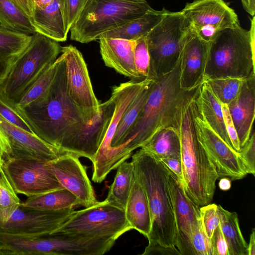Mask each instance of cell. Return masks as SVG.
<instances>
[{"label":"cell","instance_id":"cell-12","mask_svg":"<svg viewBox=\"0 0 255 255\" xmlns=\"http://www.w3.org/2000/svg\"><path fill=\"white\" fill-rule=\"evenodd\" d=\"M65 62L67 89L75 104L91 120L99 113V103L82 54L72 45L61 47Z\"/></svg>","mask_w":255,"mask_h":255},{"label":"cell","instance_id":"cell-51","mask_svg":"<svg viewBox=\"0 0 255 255\" xmlns=\"http://www.w3.org/2000/svg\"><path fill=\"white\" fill-rule=\"evenodd\" d=\"M220 189L223 191H227L231 187V181L227 177H222L219 183Z\"/></svg>","mask_w":255,"mask_h":255},{"label":"cell","instance_id":"cell-29","mask_svg":"<svg viewBox=\"0 0 255 255\" xmlns=\"http://www.w3.org/2000/svg\"><path fill=\"white\" fill-rule=\"evenodd\" d=\"M220 226L228 247L229 255H247L248 244L241 232L238 214L217 205Z\"/></svg>","mask_w":255,"mask_h":255},{"label":"cell","instance_id":"cell-50","mask_svg":"<svg viewBox=\"0 0 255 255\" xmlns=\"http://www.w3.org/2000/svg\"><path fill=\"white\" fill-rule=\"evenodd\" d=\"M11 64L0 60V83L6 76Z\"/></svg>","mask_w":255,"mask_h":255},{"label":"cell","instance_id":"cell-41","mask_svg":"<svg viewBox=\"0 0 255 255\" xmlns=\"http://www.w3.org/2000/svg\"><path fill=\"white\" fill-rule=\"evenodd\" d=\"M67 30L69 31L82 10L86 0H60Z\"/></svg>","mask_w":255,"mask_h":255},{"label":"cell","instance_id":"cell-42","mask_svg":"<svg viewBox=\"0 0 255 255\" xmlns=\"http://www.w3.org/2000/svg\"><path fill=\"white\" fill-rule=\"evenodd\" d=\"M221 105L226 131L232 143L233 149L239 153L241 149L239 139L228 106L222 103Z\"/></svg>","mask_w":255,"mask_h":255},{"label":"cell","instance_id":"cell-44","mask_svg":"<svg viewBox=\"0 0 255 255\" xmlns=\"http://www.w3.org/2000/svg\"><path fill=\"white\" fill-rule=\"evenodd\" d=\"M142 255H181L174 246L166 247L158 243H148Z\"/></svg>","mask_w":255,"mask_h":255},{"label":"cell","instance_id":"cell-35","mask_svg":"<svg viewBox=\"0 0 255 255\" xmlns=\"http://www.w3.org/2000/svg\"><path fill=\"white\" fill-rule=\"evenodd\" d=\"M246 79L226 77L205 81L221 103L228 105L239 94Z\"/></svg>","mask_w":255,"mask_h":255},{"label":"cell","instance_id":"cell-38","mask_svg":"<svg viewBox=\"0 0 255 255\" xmlns=\"http://www.w3.org/2000/svg\"><path fill=\"white\" fill-rule=\"evenodd\" d=\"M199 210L204 229L207 236L210 239L214 230L220 224L217 205L210 203L200 206Z\"/></svg>","mask_w":255,"mask_h":255},{"label":"cell","instance_id":"cell-27","mask_svg":"<svg viewBox=\"0 0 255 255\" xmlns=\"http://www.w3.org/2000/svg\"><path fill=\"white\" fill-rule=\"evenodd\" d=\"M20 205L34 210L57 211L80 206V202L74 194L63 188L28 197Z\"/></svg>","mask_w":255,"mask_h":255},{"label":"cell","instance_id":"cell-17","mask_svg":"<svg viewBox=\"0 0 255 255\" xmlns=\"http://www.w3.org/2000/svg\"><path fill=\"white\" fill-rule=\"evenodd\" d=\"M100 112L92 125L79 130L63 149L92 161L99 149L112 119L115 105L110 98L99 105Z\"/></svg>","mask_w":255,"mask_h":255},{"label":"cell","instance_id":"cell-18","mask_svg":"<svg viewBox=\"0 0 255 255\" xmlns=\"http://www.w3.org/2000/svg\"><path fill=\"white\" fill-rule=\"evenodd\" d=\"M209 43L191 27L186 33L180 55V84L182 89L191 90L204 81Z\"/></svg>","mask_w":255,"mask_h":255},{"label":"cell","instance_id":"cell-26","mask_svg":"<svg viewBox=\"0 0 255 255\" xmlns=\"http://www.w3.org/2000/svg\"><path fill=\"white\" fill-rule=\"evenodd\" d=\"M168 11L165 8L160 10L152 9L139 17L104 33L100 37L135 41L146 36Z\"/></svg>","mask_w":255,"mask_h":255},{"label":"cell","instance_id":"cell-43","mask_svg":"<svg viewBox=\"0 0 255 255\" xmlns=\"http://www.w3.org/2000/svg\"><path fill=\"white\" fill-rule=\"evenodd\" d=\"M213 255H229L228 247L220 225L210 238Z\"/></svg>","mask_w":255,"mask_h":255},{"label":"cell","instance_id":"cell-33","mask_svg":"<svg viewBox=\"0 0 255 255\" xmlns=\"http://www.w3.org/2000/svg\"><path fill=\"white\" fill-rule=\"evenodd\" d=\"M57 71L56 60L49 65L15 102L14 108L20 109L27 106L41 96L49 88Z\"/></svg>","mask_w":255,"mask_h":255},{"label":"cell","instance_id":"cell-1","mask_svg":"<svg viewBox=\"0 0 255 255\" xmlns=\"http://www.w3.org/2000/svg\"><path fill=\"white\" fill-rule=\"evenodd\" d=\"M180 64V57L173 70L154 80L144 106L110 155L113 166L125 161L159 130L168 127L178 129L183 107L195 97L200 86L189 91L181 88Z\"/></svg>","mask_w":255,"mask_h":255},{"label":"cell","instance_id":"cell-7","mask_svg":"<svg viewBox=\"0 0 255 255\" xmlns=\"http://www.w3.org/2000/svg\"><path fill=\"white\" fill-rule=\"evenodd\" d=\"M61 52L57 41L38 32L32 34L29 44L11 64L0 83V97L14 108L22 94Z\"/></svg>","mask_w":255,"mask_h":255},{"label":"cell","instance_id":"cell-10","mask_svg":"<svg viewBox=\"0 0 255 255\" xmlns=\"http://www.w3.org/2000/svg\"><path fill=\"white\" fill-rule=\"evenodd\" d=\"M48 162L33 158H9L3 169L16 193L28 197L63 188Z\"/></svg>","mask_w":255,"mask_h":255},{"label":"cell","instance_id":"cell-16","mask_svg":"<svg viewBox=\"0 0 255 255\" xmlns=\"http://www.w3.org/2000/svg\"><path fill=\"white\" fill-rule=\"evenodd\" d=\"M0 134L9 158H33L50 161L62 153L34 133L27 132L6 122L0 117Z\"/></svg>","mask_w":255,"mask_h":255},{"label":"cell","instance_id":"cell-11","mask_svg":"<svg viewBox=\"0 0 255 255\" xmlns=\"http://www.w3.org/2000/svg\"><path fill=\"white\" fill-rule=\"evenodd\" d=\"M190 106L197 137L214 166L219 178L240 180L248 174L239 153L232 149L203 120L194 100Z\"/></svg>","mask_w":255,"mask_h":255},{"label":"cell","instance_id":"cell-15","mask_svg":"<svg viewBox=\"0 0 255 255\" xmlns=\"http://www.w3.org/2000/svg\"><path fill=\"white\" fill-rule=\"evenodd\" d=\"M168 181L176 226L175 246L181 255H195L191 241V228L194 221L200 216V206L189 198L182 182L170 170Z\"/></svg>","mask_w":255,"mask_h":255},{"label":"cell","instance_id":"cell-36","mask_svg":"<svg viewBox=\"0 0 255 255\" xmlns=\"http://www.w3.org/2000/svg\"><path fill=\"white\" fill-rule=\"evenodd\" d=\"M134 61L137 72L142 79H156L152 69L145 36L136 40Z\"/></svg>","mask_w":255,"mask_h":255},{"label":"cell","instance_id":"cell-40","mask_svg":"<svg viewBox=\"0 0 255 255\" xmlns=\"http://www.w3.org/2000/svg\"><path fill=\"white\" fill-rule=\"evenodd\" d=\"M239 156L247 174L255 175V134H251L244 145L241 148Z\"/></svg>","mask_w":255,"mask_h":255},{"label":"cell","instance_id":"cell-28","mask_svg":"<svg viewBox=\"0 0 255 255\" xmlns=\"http://www.w3.org/2000/svg\"><path fill=\"white\" fill-rule=\"evenodd\" d=\"M141 148L160 160L170 157L181 158L178 129L168 127L159 130Z\"/></svg>","mask_w":255,"mask_h":255},{"label":"cell","instance_id":"cell-8","mask_svg":"<svg viewBox=\"0 0 255 255\" xmlns=\"http://www.w3.org/2000/svg\"><path fill=\"white\" fill-rule=\"evenodd\" d=\"M190 24L181 11H168L145 36L152 70L156 78L176 66Z\"/></svg>","mask_w":255,"mask_h":255},{"label":"cell","instance_id":"cell-20","mask_svg":"<svg viewBox=\"0 0 255 255\" xmlns=\"http://www.w3.org/2000/svg\"><path fill=\"white\" fill-rule=\"evenodd\" d=\"M153 79H131L113 88L111 99L115 105V111L103 141L92 160L93 171L98 168L111 148V142L118 123L128 108L137 95Z\"/></svg>","mask_w":255,"mask_h":255},{"label":"cell","instance_id":"cell-22","mask_svg":"<svg viewBox=\"0 0 255 255\" xmlns=\"http://www.w3.org/2000/svg\"><path fill=\"white\" fill-rule=\"evenodd\" d=\"M227 106L241 148L253 130L255 116V76L245 80L239 94Z\"/></svg>","mask_w":255,"mask_h":255},{"label":"cell","instance_id":"cell-9","mask_svg":"<svg viewBox=\"0 0 255 255\" xmlns=\"http://www.w3.org/2000/svg\"><path fill=\"white\" fill-rule=\"evenodd\" d=\"M125 210L105 200L76 211L57 231L117 240L132 230Z\"/></svg>","mask_w":255,"mask_h":255},{"label":"cell","instance_id":"cell-4","mask_svg":"<svg viewBox=\"0 0 255 255\" xmlns=\"http://www.w3.org/2000/svg\"><path fill=\"white\" fill-rule=\"evenodd\" d=\"M251 22L249 30L238 24L216 31L209 42L204 81L255 76V16Z\"/></svg>","mask_w":255,"mask_h":255},{"label":"cell","instance_id":"cell-24","mask_svg":"<svg viewBox=\"0 0 255 255\" xmlns=\"http://www.w3.org/2000/svg\"><path fill=\"white\" fill-rule=\"evenodd\" d=\"M36 32L57 42L67 40V30L60 0H54L43 8L34 7L30 18Z\"/></svg>","mask_w":255,"mask_h":255},{"label":"cell","instance_id":"cell-48","mask_svg":"<svg viewBox=\"0 0 255 255\" xmlns=\"http://www.w3.org/2000/svg\"><path fill=\"white\" fill-rule=\"evenodd\" d=\"M7 158V150L2 136L0 134V165L2 166Z\"/></svg>","mask_w":255,"mask_h":255},{"label":"cell","instance_id":"cell-47","mask_svg":"<svg viewBox=\"0 0 255 255\" xmlns=\"http://www.w3.org/2000/svg\"><path fill=\"white\" fill-rule=\"evenodd\" d=\"M244 8L251 16L255 14V0H241Z\"/></svg>","mask_w":255,"mask_h":255},{"label":"cell","instance_id":"cell-52","mask_svg":"<svg viewBox=\"0 0 255 255\" xmlns=\"http://www.w3.org/2000/svg\"><path fill=\"white\" fill-rule=\"evenodd\" d=\"M54 0H33L34 7L43 8L51 3Z\"/></svg>","mask_w":255,"mask_h":255},{"label":"cell","instance_id":"cell-39","mask_svg":"<svg viewBox=\"0 0 255 255\" xmlns=\"http://www.w3.org/2000/svg\"><path fill=\"white\" fill-rule=\"evenodd\" d=\"M0 117L10 124L29 133H34L19 113L0 97Z\"/></svg>","mask_w":255,"mask_h":255},{"label":"cell","instance_id":"cell-19","mask_svg":"<svg viewBox=\"0 0 255 255\" xmlns=\"http://www.w3.org/2000/svg\"><path fill=\"white\" fill-rule=\"evenodd\" d=\"M181 11L195 31L205 26L220 30L240 24L237 13L224 0H194Z\"/></svg>","mask_w":255,"mask_h":255},{"label":"cell","instance_id":"cell-6","mask_svg":"<svg viewBox=\"0 0 255 255\" xmlns=\"http://www.w3.org/2000/svg\"><path fill=\"white\" fill-rule=\"evenodd\" d=\"M153 8L146 0H86L70 28L71 39L87 43Z\"/></svg>","mask_w":255,"mask_h":255},{"label":"cell","instance_id":"cell-25","mask_svg":"<svg viewBox=\"0 0 255 255\" xmlns=\"http://www.w3.org/2000/svg\"><path fill=\"white\" fill-rule=\"evenodd\" d=\"M125 212L132 229L147 237L151 227L150 211L146 193L135 175Z\"/></svg>","mask_w":255,"mask_h":255},{"label":"cell","instance_id":"cell-14","mask_svg":"<svg viewBox=\"0 0 255 255\" xmlns=\"http://www.w3.org/2000/svg\"><path fill=\"white\" fill-rule=\"evenodd\" d=\"M48 164L62 186L78 198L80 206L87 208L98 201L86 168L78 156L62 152Z\"/></svg>","mask_w":255,"mask_h":255},{"label":"cell","instance_id":"cell-23","mask_svg":"<svg viewBox=\"0 0 255 255\" xmlns=\"http://www.w3.org/2000/svg\"><path fill=\"white\" fill-rule=\"evenodd\" d=\"M194 100L205 122L233 149L225 128L221 103L206 81L200 85Z\"/></svg>","mask_w":255,"mask_h":255},{"label":"cell","instance_id":"cell-49","mask_svg":"<svg viewBox=\"0 0 255 255\" xmlns=\"http://www.w3.org/2000/svg\"><path fill=\"white\" fill-rule=\"evenodd\" d=\"M255 255V231L252 229V232L250 235V242L248 244L247 255Z\"/></svg>","mask_w":255,"mask_h":255},{"label":"cell","instance_id":"cell-37","mask_svg":"<svg viewBox=\"0 0 255 255\" xmlns=\"http://www.w3.org/2000/svg\"><path fill=\"white\" fill-rule=\"evenodd\" d=\"M191 241L195 255H213L210 239L205 232L200 216L192 224Z\"/></svg>","mask_w":255,"mask_h":255},{"label":"cell","instance_id":"cell-45","mask_svg":"<svg viewBox=\"0 0 255 255\" xmlns=\"http://www.w3.org/2000/svg\"><path fill=\"white\" fill-rule=\"evenodd\" d=\"M168 169L182 182L183 179L182 166L181 158L170 157L161 159Z\"/></svg>","mask_w":255,"mask_h":255},{"label":"cell","instance_id":"cell-5","mask_svg":"<svg viewBox=\"0 0 255 255\" xmlns=\"http://www.w3.org/2000/svg\"><path fill=\"white\" fill-rule=\"evenodd\" d=\"M191 101L183 108L178 128L182 183L189 198L198 206H202L212 201L219 176L197 137L190 106Z\"/></svg>","mask_w":255,"mask_h":255},{"label":"cell","instance_id":"cell-34","mask_svg":"<svg viewBox=\"0 0 255 255\" xmlns=\"http://www.w3.org/2000/svg\"><path fill=\"white\" fill-rule=\"evenodd\" d=\"M21 202L2 166L0 165V225L8 221Z\"/></svg>","mask_w":255,"mask_h":255},{"label":"cell","instance_id":"cell-30","mask_svg":"<svg viewBox=\"0 0 255 255\" xmlns=\"http://www.w3.org/2000/svg\"><path fill=\"white\" fill-rule=\"evenodd\" d=\"M117 169L114 181L110 187L105 200L125 210L135 179V172L132 162L126 161Z\"/></svg>","mask_w":255,"mask_h":255},{"label":"cell","instance_id":"cell-32","mask_svg":"<svg viewBox=\"0 0 255 255\" xmlns=\"http://www.w3.org/2000/svg\"><path fill=\"white\" fill-rule=\"evenodd\" d=\"M0 25L27 34L36 33L30 18L11 0H0Z\"/></svg>","mask_w":255,"mask_h":255},{"label":"cell","instance_id":"cell-31","mask_svg":"<svg viewBox=\"0 0 255 255\" xmlns=\"http://www.w3.org/2000/svg\"><path fill=\"white\" fill-rule=\"evenodd\" d=\"M32 35L14 31L0 25V60L12 63L29 44Z\"/></svg>","mask_w":255,"mask_h":255},{"label":"cell","instance_id":"cell-46","mask_svg":"<svg viewBox=\"0 0 255 255\" xmlns=\"http://www.w3.org/2000/svg\"><path fill=\"white\" fill-rule=\"evenodd\" d=\"M25 14L31 17L34 4L33 0H11Z\"/></svg>","mask_w":255,"mask_h":255},{"label":"cell","instance_id":"cell-21","mask_svg":"<svg viewBox=\"0 0 255 255\" xmlns=\"http://www.w3.org/2000/svg\"><path fill=\"white\" fill-rule=\"evenodd\" d=\"M100 50L105 65L132 80H143L137 72L134 61L136 40L99 38Z\"/></svg>","mask_w":255,"mask_h":255},{"label":"cell","instance_id":"cell-13","mask_svg":"<svg viewBox=\"0 0 255 255\" xmlns=\"http://www.w3.org/2000/svg\"><path fill=\"white\" fill-rule=\"evenodd\" d=\"M74 212V208L41 211L20 205L6 223L0 225V233L25 237L50 234L58 229Z\"/></svg>","mask_w":255,"mask_h":255},{"label":"cell","instance_id":"cell-2","mask_svg":"<svg viewBox=\"0 0 255 255\" xmlns=\"http://www.w3.org/2000/svg\"><path fill=\"white\" fill-rule=\"evenodd\" d=\"M56 61V75L46 92L27 106L16 110L36 135L61 151L79 130L92 125L97 117L90 119L71 99L67 89L63 55Z\"/></svg>","mask_w":255,"mask_h":255},{"label":"cell","instance_id":"cell-3","mask_svg":"<svg viewBox=\"0 0 255 255\" xmlns=\"http://www.w3.org/2000/svg\"><path fill=\"white\" fill-rule=\"evenodd\" d=\"M131 162L149 206L151 227L146 237L148 243L175 246L176 226L169 185V170L142 148L132 155Z\"/></svg>","mask_w":255,"mask_h":255}]
</instances>
